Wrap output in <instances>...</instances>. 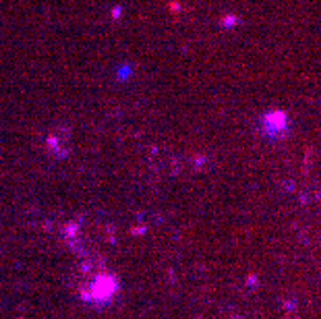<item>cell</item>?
<instances>
[{"instance_id": "1", "label": "cell", "mask_w": 321, "mask_h": 319, "mask_svg": "<svg viewBox=\"0 0 321 319\" xmlns=\"http://www.w3.org/2000/svg\"><path fill=\"white\" fill-rule=\"evenodd\" d=\"M116 288H118V284H116V280L112 278V276H108V274H99V276H95L89 284H87V298H91V300H108L114 292H116Z\"/></svg>"}]
</instances>
